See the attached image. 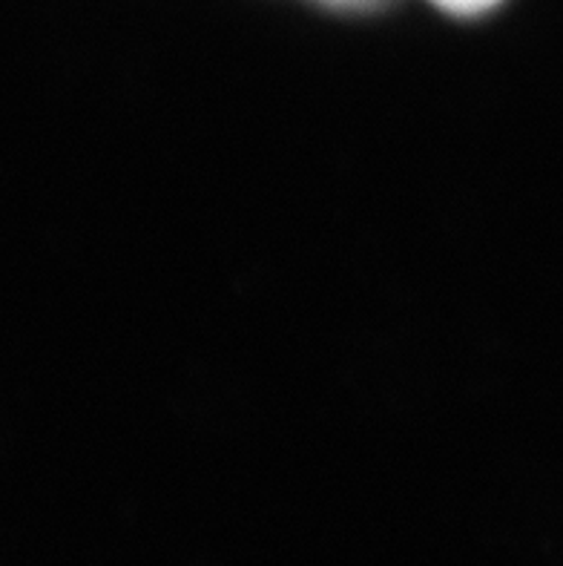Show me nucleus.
<instances>
[{"instance_id": "f257e3e1", "label": "nucleus", "mask_w": 563, "mask_h": 566, "mask_svg": "<svg viewBox=\"0 0 563 566\" xmlns=\"http://www.w3.org/2000/svg\"><path fill=\"white\" fill-rule=\"evenodd\" d=\"M435 7H440L442 12L460 14V18H471V14H483L486 9L498 7L500 0H431Z\"/></svg>"}, {"instance_id": "f03ea898", "label": "nucleus", "mask_w": 563, "mask_h": 566, "mask_svg": "<svg viewBox=\"0 0 563 566\" xmlns=\"http://www.w3.org/2000/svg\"><path fill=\"white\" fill-rule=\"evenodd\" d=\"M322 3H331V7H343V9H368L379 7L385 0H322Z\"/></svg>"}]
</instances>
